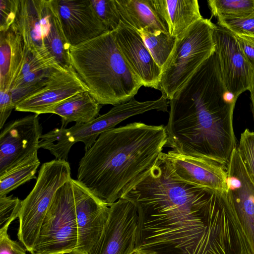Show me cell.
I'll return each mask as SVG.
<instances>
[{"mask_svg": "<svg viewBox=\"0 0 254 254\" xmlns=\"http://www.w3.org/2000/svg\"><path fill=\"white\" fill-rule=\"evenodd\" d=\"M132 254H158L155 251L148 250L137 249Z\"/></svg>", "mask_w": 254, "mask_h": 254, "instance_id": "cell-37", "label": "cell"}, {"mask_svg": "<svg viewBox=\"0 0 254 254\" xmlns=\"http://www.w3.org/2000/svg\"><path fill=\"white\" fill-rule=\"evenodd\" d=\"M64 37L74 46L109 31L98 17L90 0H53Z\"/></svg>", "mask_w": 254, "mask_h": 254, "instance_id": "cell-15", "label": "cell"}, {"mask_svg": "<svg viewBox=\"0 0 254 254\" xmlns=\"http://www.w3.org/2000/svg\"><path fill=\"white\" fill-rule=\"evenodd\" d=\"M112 31L121 53L142 85L159 90L162 69L154 61L137 31L121 21Z\"/></svg>", "mask_w": 254, "mask_h": 254, "instance_id": "cell-17", "label": "cell"}, {"mask_svg": "<svg viewBox=\"0 0 254 254\" xmlns=\"http://www.w3.org/2000/svg\"><path fill=\"white\" fill-rule=\"evenodd\" d=\"M207 3L212 15L217 18L254 15V0H209Z\"/></svg>", "mask_w": 254, "mask_h": 254, "instance_id": "cell-27", "label": "cell"}, {"mask_svg": "<svg viewBox=\"0 0 254 254\" xmlns=\"http://www.w3.org/2000/svg\"><path fill=\"white\" fill-rule=\"evenodd\" d=\"M166 107L162 97L155 100L139 102L134 98L129 101L114 106L107 113L99 116L85 124H75L71 127H63L64 147L69 153L73 145L81 142L85 151L88 150L102 133L115 128V126L131 117L156 110L164 112Z\"/></svg>", "mask_w": 254, "mask_h": 254, "instance_id": "cell-9", "label": "cell"}, {"mask_svg": "<svg viewBox=\"0 0 254 254\" xmlns=\"http://www.w3.org/2000/svg\"><path fill=\"white\" fill-rule=\"evenodd\" d=\"M71 179L70 167L67 161L55 159L41 165L34 187L22 200L18 215L17 237L30 253L35 247L56 192Z\"/></svg>", "mask_w": 254, "mask_h": 254, "instance_id": "cell-6", "label": "cell"}, {"mask_svg": "<svg viewBox=\"0 0 254 254\" xmlns=\"http://www.w3.org/2000/svg\"><path fill=\"white\" fill-rule=\"evenodd\" d=\"M158 66L162 69L174 47L176 38L163 32L137 31Z\"/></svg>", "mask_w": 254, "mask_h": 254, "instance_id": "cell-26", "label": "cell"}, {"mask_svg": "<svg viewBox=\"0 0 254 254\" xmlns=\"http://www.w3.org/2000/svg\"><path fill=\"white\" fill-rule=\"evenodd\" d=\"M101 105L88 91L79 92L64 100L52 113L61 117V127L65 128L70 123L85 124L99 116Z\"/></svg>", "mask_w": 254, "mask_h": 254, "instance_id": "cell-23", "label": "cell"}, {"mask_svg": "<svg viewBox=\"0 0 254 254\" xmlns=\"http://www.w3.org/2000/svg\"><path fill=\"white\" fill-rule=\"evenodd\" d=\"M51 9V0H20L14 23L22 38L25 50L44 60L57 63L43 44V37L50 23Z\"/></svg>", "mask_w": 254, "mask_h": 254, "instance_id": "cell-18", "label": "cell"}, {"mask_svg": "<svg viewBox=\"0 0 254 254\" xmlns=\"http://www.w3.org/2000/svg\"><path fill=\"white\" fill-rule=\"evenodd\" d=\"M175 174L181 179L218 192H227V166L209 158L172 149L166 153Z\"/></svg>", "mask_w": 254, "mask_h": 254, "instance_id": "cell-16", "label": "cell"}, {"mask_svg": "<svg viewBox=\"0 0 254 254\" xmlns=\"http://www.w3.org/2000/svg\"><path fill=\"white\" fill-rule=\"evenodd\" d=\"M72 67L101 105L127 102L143 86L125 60L112 31L70 46Z\"/></svg>", "mask_w": 254, "mask_h": 254, "instance_id": "cell-4", "label": "cell"}, {"mask_svg": "<svg viewBox=\"0 0 254 254\" xmlns=\"http://www.w3.org/2000/svg\"><path fill=\"white\" fill-rule=\"evenodd\" d=\"M121 21L136 31L169 34L166 23L155 10L152 0H115Z\"/></svg>", "mask_w": 254, "mask_h": 254, "instance_id": "cell-20", "label": "cell"}, {"mask_svg": "<svg viewBox=\"0 0 254 254\" xmlns=\"http://www.w3.org/2000/svg\"><path fill=\"white\" fill-rule=\"evenodd\" d=\"M71 179L56 192L31 254H70L75 248L78 235Z\"/></svg>", "mask_w": 254, "mask_h": 254, "instance_id": "cell-7", "label": "cell"}, {"mask_svg": "<svg viewBox=\"0 0 254 254\" xmlns=\"http://www.w3.org/2000/svg\"><path fill=\"white\" fill-rule=\"evenodd\" d=\"M42 135L37 114L16 119L5 126L0 134V176L37 156Z\"/></svg>", "mask_w": 254, "mask_h": 254, "instance_id": "cell-10", "label": "cell"}, {"mask_svg": "<svg viewBox=\"0 0 254 254\" xmlns=\"http://www.w3.org/2000/svg\"><path fill=\"white\" fill-rule=\"evenodd\" d=\"M77 227V245L70 254H87L98 241L107 221L110 207L77 180H71Z\"/></svg>", "mask_w": 254, "mask_h": 254, "instance_id": "cell-13", "label": "cell"}, {"mask_svg": "<svg viewBox=\"0 0 254 254\" xmlns=\"http://www.w3.org/2000/svg\"><path fill=\"white\" fill-rule=\"evenodd\" d=\"M234 35L246 59L254 69V37L241 35Z\"/></svg>", "mask_w": 254, "mask_h": 254, "instance_id": "cell-35", "label": "cell"}, {"mask_svg": "<svg viewBox=\"0 0 254 254\" xmlns=\"http://www.w3.org/2000/svg\"><path fill=\"white\" fill-rule=\"evenodd\" d=\"M89 91L73 67H61L52 73L42 89L20 102L15 110L38 115L52 113L64 100L79 92Z\"/></svg>", "mask_w": 254, "mask_h": 254, "instance_id": "cell-14", "label": "cell"}, {"mask_svg": "<svg viewBox=\"0 0 254 254\" xmlns=\"http://www.w3.org/2000/svg\"><path fill=\"white\" fill-rule=\"evenodd\" d=\"M15 109L10 90H0V128L2 129L4 123Z\"/></svg>", "mask_w": 254, "mask_h": 254, "instance_id": "cell-34", "label": "cell"}, {"mask_svg": "<svg viewBox=\"0 0 254 254\" xmlns=\"http://www.w3.org/2000/svg\"><path fill=\"white\" fill-rule=\"evenodd\" d=\"M216 24L202 18L176 38L173 50L162 69L159 90L171 100L201 64L215 51Z\"/></svg>", "mask_w": 254, "mask_h": 254, "instance_id": "cell-5", "label": "cell"}, {"mask_svg": "<svg viewBox=\"0 0 254 254\" xmlns=\"http://www.w3.org/2000/svg\"><path fill=\"white\" fill-rule=\"evenodd\" d=\"M45 48L64 68L73 67L70 57V45L63 32L53 0H51L50 23L43 37Z\"/></svg>", "mask_w": 254, "mask_h": 254, "instance_id": "cell-24", "label": "cell"}, {"mask_svg": "<svg viewBox=\"0 0 254 254\" xmlns=\"http://www.w3.org/2000/svg\"><path fill=\"white\" fill-rule=\"evenodd\" d=\"M153 5L166 23L169 34L177 38L202 18L197 0H152Z\"/></svg>", "mask_w": 254, "mask_h": 254, "instance_id": "cell-22", "label": "cell"}, {"mask_svg": "<svg viewBox=\"0 0 254 254\" xmlns=\"http://www.w3.org/2000/svg\"><path fill=\"white\" fill-rule=\"evenodd\" d=\"M217 19L218 25L234 35L254 37V15L242 18L222 17Z\"/></svg>", "mask_w": 254, "mask_h": 254, "instance_id": "cell-30", "label": "cell"}, {"mask_svg": "<svg viewBox=\"0 0 254 254\" xmlns=\"http://www.w3.org/2000/svg\"><path fill=\"white\" fill-rule=\"evenodd\" d=\"M20 0H0V32L7 30L15 22Z\"/></svg>", "mask_w": 254, "mask_h": 254, "instance_id": "cell-32", "label": "cell"}, {"mask_svg": "<svg viewBox=\"0 0 254 254\" xmlns=\"http://www.w3.org/2000/svg\"><path fill=\"white\" fill-rule=\"evenodd\" d=\"M24 54L22 38L14 23L7 30L0 32V90H10Z\"/></svg>", "mask_w": 254, "mask_h": 254, "instance_id": "cell-21", "label": "cell"}, {"mask_svg": "<svg viewBox=\"0 0 254 254\" xmlns=\"http://www.w3.org/2000/svg\"><path fill=\"white\" fill-rule=\"evenodd\" d=\"M167 140L163 125L134 122L105 131L80 159L77 180L110 206L149 173Z\"/></svg>", "mask_w": 254, "mask_h": 254, "instance_id": "cell-3", "label": "cell"}, {"mask_svg": "<svg viewBox=\"0 0 254 254\" xmlns=\"http://www.w3.org/2000/svg\"><path fill=\"white\" fill-rule=\"evenodd\" d=\"M122 198L139 216V249L158 254H202L212 238L218 194L180 179L166 153Z\"/></svg>", "mask_w": 254, "mask_h": 254, "instance_id": "cell-1", "label": "cell"}, {"mask_svg": "<svg viewBox=\"0 0 254 254\" xmlns=\"http://www.w3.org/2000/svg\"><path fill=\"white\" fill-rule=\"evenodd\" d=\"M214 39L223 82L228 91L237 100L242 93L250 91L254 69L230 31L216 25Z\"/></svg>", "mask_w": 254, "mask_h": 254, "instance_id": "cell-11", "label": "cell"}, {"mask_svg": "<svg viewBox=\"0 0 254 254\" xmlns=\"http://www.w3.org/2000/svg\"><path fill=\"white\" fill-rule=\"evenodd\" d=\"M227 195L251 254H254V183L237 148L227 165Z\"/></svg>", "mask_w": 254, "mask_h": 254, "instance_id": "cell-12", "label": "cell"}, {"mask_svg": "<svg viewBox=\"0 0 254 254\" xmlns=\"http://www.w3.org/2000/svg\"><path fill=\"white\" fill-rule=\"evenodd\" d=\"M250 91L251 93L252 111L254 120V75L253 79L251 88L250 90Z\"/></svg>", "mask_w": 254, "mask_h": 254, "instance_id": "cell-36", "label": "cell"}, {"mask_svg": "<svg viewBox=\"0 0 254 254\" xmlns=\"http://www.w3.org/2000/svg\"><path fill=\"white\" fill-rule=\"evenodd\" d=\"M22 200L11 195L0 197V228L9 226L18 218Z\"/></svg>", "mask_w": 254, "mask_h": 254, "instance_id": "cell-31", "label": "cell"}, {"mask_svg": "<svg viewBox=\"0 0 254 254\" xmlns=\"http://www.w3.org/2000/svg\"><path fill=\"white\" fill-rule=\"evenodd\" d=\"M8 228L0 229V254H26L25 250L9 237Z\"/></svg>", "mask_w": 254, "mask_h": 254, "instance_id": "cell-33", "label": "cell"}, {"mask_svg": "<svg viewBox=\"0 0 254 254\" xmlns=\"http://www.w3.org/2000/svg\"><path fill=\"white\" fill-rule=\"evenodd\" d=\"M109 207L101 235L87 254H132L139 249L140 242L137 209L131 201L123 198Z\"/></svg>", "mask_w": 254, "mask_h": 254, "instance_id": "cell-8", "label": "cell"}, {"mask_svg": "<svg viewBox=\"0 0 254 254\" xmlns=\"http://www.w3.org/2000/svg\"><path fill=\"white\" fill-rule=\"evenodd\" d=\"M241 158L254 183V131L246 128L241 134L237 147Z\"/></svg>", "mask_w": 254, "mask_h": 254, "instance_id": "cell-29", "label": "cell"}, {"mask_svg": "<svg viewBox=\"0 0 254 254\" xmlns=\"http://www.w3.org/2000/svg\"><path fill=\"white\" fill-rule=\"evenodd\" d=\"M61 67H63L25 49L21 68L10 89L15 107L23 100L42 89L52 73Z\"/></svg>", "mask_w": 254, "mask_h": 254, "instance_id": "cell-19", "label": "cell"}, {"mask_svg": "<svg viewBox=\"0 0 254 254\" xmlns=\"http://www.w3.org/2000/svg\"><path fill=\"white\" fill-rule=\"evenodd\" d=\"M236 101L224 84L214 52L170 100L165 146L227 166L237 147Z\"/></svg>", "mask_w": 254, "mask_h": 254, "instance_id": "cell-2", "label": "cell"}, {"mask_svg": "<svg viewBox=\"0 0 254 254\" xmlns=\"http://www.w3.org/2000/svg\"><path fill=\"white\" fill-rule=\"evenodd\" d=\"M98 17L109 31H113L121 21L115 0H90Z\"/></svg>", "mask_w": 254, "mask_h": 254, "instance_id": "cell-28", "label": "cell"}, {"mask_svg": "<svg viewBox=\"0 0 254 254\" xmlns=\"http://www.w3.org/2000/svg\"><path fill=\"white\" fill-rule=\"evenodd\" d=\"M40 164L37 156L0 176V197L6 196L31 179H37L35 175Z\"/></svg>", "mask_w": 254, "mask_h": 254, "instance_id": "cell-25", "label": "cell"}]
</instances>
